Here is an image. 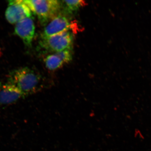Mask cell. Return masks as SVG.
<instances>
[{"mask_svg": "<svg viewBox=\"0 0 151 151\" xmlns=\"http://www.w3.org/2000/svg\"><path fill=\"white\" fill-rule=\"evenodd\" d=\"M7 82L16 87L25 97L37 93L45 88L41 75L28 67L11 71L9 74Z\"/></svg>", "mask_w": 151, "mask_h": 151, "instance_id": "obj_1", "label": "cell"}, {"mask_svg": "<svg viewBox=\"0 0 151 151\" xmlns=\"http://www.w3.org/2000/svg\"><path fill=\"white\" fill-rule=\"evenodd\" d=\"M23 1L32 12L37 15L42 25L46 26L59 14L62 6L61 1L56 0Z\"/></svg>", "mask_w": 151, "mask_h": 151, "instance_id": "obj_2", "label": "cell"}, {"mask_svg": "<svg viewBox=\"0 0 151 151\" xmlns=\"http://www.w3.org/2000/svg\"><path fill=\"white\" fill-rule=\"evenodd\" d=\"M73 35L71 32L66 31L49 37H41L39 46L47 52H57L72 50Z\"/></svg>", "mask_w": 151, "mask_h": 151, "instance_id": "obj_3", "label": "cell"}, {"mask_svg": "<svg viewBox=\"0 0 151 151\" xmlns=\"http://www.w3.org/2000/svg\"><path fill=\"white\" fill-rule=\"evenodd\" d=\"M9 3L5 17L9 23L16 24L22 19L32 17V11L23 1H9Z\"/></svg>", "mask_w": 151, "mask_h": 151, "instance_id": "obj_4", "label": "cell"}, {"mask_svg": "<svg viewBox=\"0 0 151 151\" xmlns=\"http://www.w3.org/2000/svg\"><path fill=\"white\" fill-rule=\"evenodd\" d=\"M75 25L70 21L67 17L59 14L47 24L41 34V37L52 36L73 29Z\"/></svg>", "mask_w": 151, "mask_h": 151, "instance_id": "obj_5", "label": "cell"}, {"mask_svg": "<svg viewBox=\"0 0 151 151\" xmlns=\"http://www.w3.org/2000/svg\"><path fill=\"white\" fill-rule=\"evenodd\" d=\"M32 17L24 18L18 22L14 30L15 33L28 47L32 46L35 32V25Z\"/></svg>", "mask_w": 151, "mask_h": 151, "instance_id": "obj_6", "label": "cell"}, {"mask_svg": "<svg viewBox=\"0 0 151 151\" xmlns=\"http://www.w3.org/2000/svg\"><path fill=\"white\" fill-rule=\"evenodd\" d=\"M25 97L22 92L14 85L8 82L0 83L1 104H11Z\"/></svg>", "mask_w": 151, "mask_h": 151, "instance_id": "obj_7", "label": "cell"}, {"mask_svg": "<svg viewBox=\"0 0 151 151\" xmlns=\"http://www.w3.org/2000/svg\"><path fill=\"white\" fill-rule=\"evenodd\" d=\"M46 67L50 70H54L61 67L64 63L55 54L48 55L45 60Z\"/></svg>", "mask_w": 151, "mask_h": 151, "instance_id": "obj_8", "label": "cell"}, {"mask_svg": "<svg viewBox=\"0 0 151 151\" xmlns=\"http://www.w3.org/2000/svg\"><path fill=\"white\" fill-rule=\"evenodd\" d=\"M61 2L62 5L63 6L65 11L69 14L78 11L81 7L86 5L83 1H63Z\"/></svg>", "mask_w": 151, "mask_h": 151, "instance_id": "obj_9", "label": "cell"}, {"mask_svg": "<svg viewBox=\"0 0 151 151\" xmlns=\"http://www.w3.org/2000/svg\"><path fill=\"white\" fill-rule=\"evenodd\" d=\"M71 50H65L55 53V54L62 60L63 63H68L73 59Z\"/></svg>", "mask_w": 151, "mask_h": 151, "instance_id": "obj_10", "label": "cell"}]
</instances>
